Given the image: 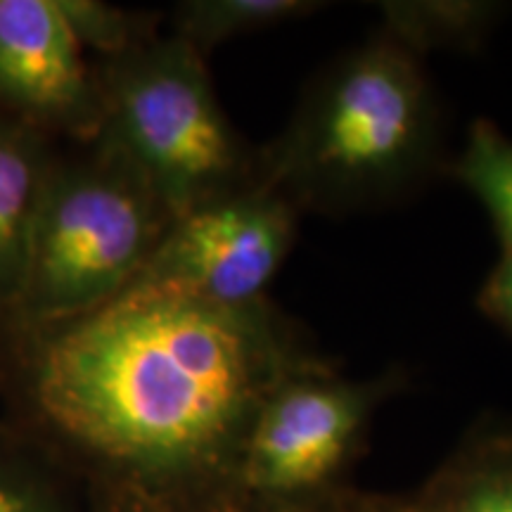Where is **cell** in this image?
I'll return each instance as SVG.
<instances>
[{"label":"cell","instance_id":"obj_6","mask_svg":"<svg viewBox=\"0 0 512 512\" xmlns=\"http://www.w3.org/2000/svg\"><path fill=\"white\" fill-rule=\"evenodd\" d=\"M292 238L294 204L259 181L171 221L128 287H159L223 306L261 302Z\"/></svg>","mask_w":512,"mask_h":512},{"label":"cell","instance_id":"obj_7","mask_svg":"<svg viewBox=\"0 0 512 512\" xmlns=\"http://www.w3.org/2000/svg\"><path fill=\"white\" fill-rule=\"evenodd\" d=\"M0 110L91 143L105 124L100 76L60 0H0Z\"/></svg>","mask_w":512,"mask_h":512},{"label":"cell","instance_id":"obj_12","mask_svg":"<svg viewBox=\"0 0 512 512\" xmlns=\"http://www.w3.org/2000/svg\"><path fill=\"white\" fill-rule=\"evenodd\" d=\"M389 31L403 48L422 50L463 43L475 36L486 15L477 3H384Z\"/></svg>","mask_w":512,"mask_h":512},{"label":"cell","instance_id":"obj_14","mask_svg":"<svg viewBox=\"0 0 512 512\" xmlns=\"http://www.w3.org/2000/svg\"><path fill=\"white\" fill-rule=\"evenodd\" d=\"M124 512H242L226 494L209 496H147L138 494Z\"/></svg>","mask_w":512,"mask_h":512},{"label":"cell","instance_id":"obj_8","mask_svg":"<svg viewBox=\"0 0 512 512\" xmlns=\"http://www.w3.org/2000/svg\"><path fill=\"white\" fill-rule=\"evenodd\" d=\"M50 138L0 110V320L12 316L24 285L31 230L57 157Z\"/></svg>","mask_w":512,"mask_h":512},{"label":"cell","instance_id":"obj_2","mask_svg":"<svg viewBox=\"0 0 512 512\" xmlns=\"http://www.w3.org/2000/svg\"><path fill=\"white\" fill-rule=\"evenodd\" d=\"M434 150L430 86L411 50L382 38L318 76L261 164V181L292 204L361 209L420 181Z\"/></svg>","mask_w":512,"mask_h":512},{"label":"cell","instance_id":"obj_1","mask_svg":"<svg viewBox=\"0 0 512 512\" xmlns=\"http://www.w3.org/2000/svg\"><path fill=\"white\" fill-rule=\"evenodd\" d=\"M29 389L50 425L147 496L226 491L259 403L309 366L261 302L128 287L29 332Z\"/></svg>","mask_w":512,"mask_h":512},{"label":"cell","instance_id":"obj_11","mask_svg":"<svg viewBox=\"0 0 512 512\" xmlns=\"http://www.w3.org/2000/svg\"><path fill=\"white\" fill-rule=\"evenodd\" d=\"M458 176L494 216L505 252H512V143L477 121L460 157Z\"/></svg>","mask_w":512,"mask_h":512},{"label":"cell","instance_id":"obj_10","mask_svg":"<svg viewBox=\"0 0 512 512\" xmlns=\"http://www.w3.org/2000/svg\"><path fill=\"white\" fill-rule=\"evenodd\" d=\"M318 8L306 0H190L176 10L174 36L204 55L209 48Z\"/></svg>","mask_w":512,"mask_h":512},{"label":"cell","instance_id":"obj_9","mask_svg":"<svg viewBox=\"0 0 512 512\" xmlns=\"http://www.w3.org/2000/svg\"><path fill=\"white\" fill-rule=\"evenodd\" d=\"M403 505L406 512H512V437L465 446Z\"/></svg>","mask_w":512,"mask_h":512},{"label":"cell","instance_id":"obj_17","mask_svg":"<svg viewBox=\"0 0 512 512\" xmlns=\"http://www.w3.org/2000/svg\"><path fill=\"white\" fill-rule=\"evenodd\" d=\"M309 512H406V505L403 501H392V498H370L342 491L339 496Z\"/></svg>","mask_w":512,"mask_h":512},{"label":"cell","instance_id":"obj_13","mask_svg":"<svg viewBox=\"0 0 512 512\" xmlns=\"http://www.w3.org/2000/svg\"><path fill=\"white\" fill-rule=\"evenodd\" d=\"M60 5L81 46L100 50L107 60L152 38L143 19L131 12L91 0H60Z\"/></svg>","mask_w":512,"mask_h":512},{"label":"cell","instance_id":"obj_15","mask_svg":"<svg viewBox=\"0 0 512 512\" xmlns=\"http://www.w3.org/2000/svg\"><path fill=\"white\" fill-rule=\"evenodd\" d=\"M482 306L512 328V252H505L503 261L484 285Z\"/></svg>","mask_w":512,"mask_h":512},{"label":"cell","instance_id":"obj_3","mask_svg":"<svg viewBox=\"0 0 512 512\" xmlns=\"http://www.w3.org/2000/svg\"><path fill=\"white\" fill-rule=\"evenodd\" d=\"M169 223L140 171L107 138L91 140L86 155L55 157L8 320L34 332L112 302L136 280Z\"/></svg>","mask_w":512,"mask_h":512},{"label":"cell","instance_id":"obj_5","mask_svg":"<svg viewBox=\"0 0 512 512\" xmlns=\"http://www.w3.org/2000/svg\"><path fill=\"white\" fill-rule=\"evenodd\" d=\"M387 382L294 370L256 408L226 494L242 512H309L347 491L342 479Z\"/></svg>","mask_w":512,"mask_h":512},{"label":"cell","instance_id":"obj_16","mask_svg":"<svg viewBox=\"0 0 512 512\" xmlns=\"http://www.w3.org/2000/svg\"><path fill=\"white\" fill-rule=\"evenodd\" d=\"M0 512H50L29 484L0 472Z\"/></svg>","mask_w":512,"mask_h":512},{"label":"cell","instance_id":"obj_4","mask_svg":"<svg viewBox=\"0 0 512 512\" xmlns=\"http://www.w3.org/2000/svg\"><path fill=\"white\" fill-rule=\"evenodd\" d=\"M100 136L124 152L171 221L249 188L252 152L223 114L204 55L178 36L147 38L98 72Z\"/></svg>","mask_w":512,"mask_h":512}]
</instances>
